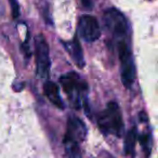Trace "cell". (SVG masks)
Listing matches in <instances>:
<instances>
[{
    "label": "cell",
    "instance_id": "cell-2",
    "mask_svg": "<svg viewBox=\"0 0 158 158\" xmlns=\"http://www.w3.org/2000/svg\"><path fill=\"white\" fill-rule=\"evenodd\" d=\"M116 44L119 61H120L121 82L126 88L130 89L135 80V65L129 44V38L119 39L116 41Z\"/></svg>",
    "mask_w": 158,
    "mask_h": 158
},
{
    "label": "cell",
    "instance_id": "cell-7",
    "mask_svg": "<svg viewBox=\"0 0 158 158\" xmlns=\"http://www.w3.org/2000/svg\"><path fill=\"white\" fill-rule=\"evenodd\" d=\"M87 138V127L85 123L77 117H70L67 123V131L64 136V140L73 141L79 144Z\"/></svg>",
    "mask_w": 158,
    "mask_h": 158
},
{
    "label": "cell",
    "instance_id": "cell-13",
    "mask_svg": "<svg viewBox=\"0 0 158 158\" xmlns=\"http://www.w3.org/2000/svg\"><path fill=\"white\" fill-rule=\"evenodd\" d=\"M10 6H11L13 19H18L20 15V5H19L18 0H10Z\"/></svg>",
    "mask_w": 158,
    "mask_h": 158
},
{
    "label": "cell",
    "instance_id": "cell-15",
    "mask_svg": "<svg viewBox=\"0 0 158 158\" xmlns=\"http://www.w3.org/2000/svg\"><path fill=\"white\" fill-rule=\"evenodd\" d=\"M140 118L141 119H143L144 121H147V117H146V115L144 114V113H142V114H140Z\"/></svg>",
    "mask_w": 158,
    "mask_h": 158
},
{
    "label": "cell",
    "instance_id": "cell-3",
    "mask_svg": "<svg viewBox=\"0 0 158 158\" xmlns=\"http://www.w3.org/2000/svg\"><path fill=\"white\" fill-rule=\"evenodd\" d=\"M104 26L108 33L115 38V40L129 38L130 29L128 22L123 14L117 9H110L104 13L103 16Z\"/></svg>",
    "mask_w": 158,
    "mask_h": 158
},
{
    "label": "cell",
    "instance_id": "cell-4",
    "mask_svg": "<svg viewBox=\"0 0 158 158\" xmlns=\"http://www.w3.org/2000/svg\"><path fill=\"white\" fill-rule=\"evenodd\" d=\"M60 82L63 87V90L65 91V93L69 98L70 102H73L75 107L79 108L80 98L82 95V92H87V90H88L86 84L82 82L78 74L74 72L63 75L60 78Z\"/></svg>",
    "mask_w": 158,
    "mask_h": 158
},
{
    "label": "cell",
    "instance_id": "cell-9",
    "mask_svg": "<svg viewBox=\"0 0 158 158\" xmlns=\"http://www.w3.org/2000/svg\"><path fill=\"white\" fill-rule=\"evenodd\" d=\"M44 92L49 101L59 108H64V103L60 95L59 87L52 81H47L44 86Z\"/></svg>",
    "mask_w": 158,
    "mask_h": 158
},
{
    "label": "cell",
    "instance_id": "cell-6",
    "mask_svg": "<svg viewBox=\"0 0 158 158\" xmlns=\"http://www.w3.org/2000/svg\"><path fill=\"white\" fill-rule=\"evenodd\" d=\"M78 33L87 42H93L101 36V28L98 20L92 15H82L78 22Z\"/></svg>",
    "mask_w": 158,
    "mask_h": 158
},
{
    "label": "cell",
    "instance_id": "cell-8",
    "mask_svg": "<svg viewBox=\"0 0 158 158\" xmlns=\"http://www.w3.org/2000/svg\"><path fill=\"white\" fill-rule=\"evenodd\" d=\"M63 44L66 50H67V52L69 53L70 57H72L75 63H76V65L80 68L84 67L85 66L84 53H82L81 46L79 44L77 37H75L73 41H64Z\"/></svg>",
    "mask_w": 158,
    "mask_h": 158
},
{
    "label": "cell",
    "instance_id": "cell-11",
    "mask_svg": "<svg viewBox=\"0 0 158 158\" xmlns=\"http://www.w3.org/2000/svg\"><path fill=\"white\" fill-rule=\"evenodd\" d=\"M64 145H65L66 152H67L69 158H82L78 143L73 142V141L64 140Z\"/></svg>",
    "mask_w": 158,
    "mask_h": 158
},
{
    "label": "cell",
    "instance_id": "cell-5",
    "mask_svg": "<svg viewBox=\"0 0 158 158\" xmlns=\"http://www.w3.org/2000/svg\"><path fill=\"white\" fill-rule=\"evenodd\" d=\"M36 47V70L37 75L42 79H47L50 73V55L49 46L44 35H38L35 39Z\"/></svg>",
    "mask_w": 158,
    "mask_h": 158
},
{
    "label": "cell",
    "instance_id": "cell-1",
    "mask_svg": "<svg viewBox=\"0 0 158 158\" xmlns=\"http://www.w3.org/2000/svg\"><path fill=\"white\" fill-rule=\"evenodd\" d=\"M98 126L104 134H114L121 136L123 130V120L121 110L116 102H110L106 108L99 115Z\"/></svg>",
    "mask_w": 158,
    "mask_h": 158
},
{
    "label": "cell",
    "instance_id": "cell-14",
    "mask_svg": "<svg viewBox=\"0 0 158 158\" xmlns=\"http://www.w3.org/2000/svg\"><path fill=\"white\" fill-rule=\"evenodd\" d=\"M82 3H84V6L87 8L92 7V2H91V0H82Z\"/></svg>",
    "mask_w": 158,
    "mask_h": 158
},
{
    "label": "cell",
    "instance_id": "cell-10",
    "mask_svg": "<svg viewBox=\"0 0 158 158\" xmlns=\"http://www.w3.org/2000/svg\"><path fill=\"white\" fill-rule=\"evenodd\" d=\"M136 142V128L133 127L128 131L125 140V154L126 155H134V146Z\"/></svg>",
    "mask_w": 158,
    "mask_h": 158
},
{
    "label": "cell",
    "instance_id": "cell-12",
    "mask_svg": "<svg viewBox=\"0 0 158 158\" xmlns=\"http://www.w3.org/2000/svg\"><path fill=\"white\" fill-rule=\"evenodd\" d=\"M140 143L146 152V156L151 154V135L148 133H143L140 135Z\"/></svg>",
    "mask_w": 158,
    "mask_h": 158
}]
</instances>
